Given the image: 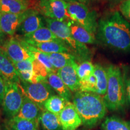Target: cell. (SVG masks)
Masks as SVG:
<instances>
[{
    "instance_id": "obj_38",
    "label": "cell",
    "mask_w": 130,
    "mask_h": 130,
    "mask_svg": "<svg viewBox=\"0 0 130 130\" xmlns=\"http://www.w3.org/2000/svg\"><path fill=\"white\" fill-rule=\"evenodd\" d=\"M63 1H66V2L68 3V2H72V1H76L77 0H63Z\"/></svg>"
},
{
    "instance_id": "obj_39",
    "label": "cell",
    "mask_w": 130,
    "mask_h": 130,
    "mask_svg": "<svg viewBox=\"0 0 130 130\" xmlns=\"http://www.w3.org/2000/svg\"><path fill=\"white\" fill-rule=\"evenodd\" d=\"M128 123H129V126H130V122H128Z\"/></svg>"
},
{
    "instance_id": "obj_35",
    "label": "cell",
    "mask_w": 130,
    "mask_h": 130,
    "mask_svg": "<svg viewBox=\"0 0 130 130\" xmlns=\"http://www.w3.org/2000/svg\"><path fill=\"white\" fill-rule=\"evenodd\" d=\"M6 35L3 31L2 29H1V27H0V46L3 45L5 40H6Z\"/></svg>"
},
{
    "instance_id": "obj_12",
    "label": "cell",
    "mask_w": 130,
    "mask_h": 130,
    "mask_svg": "<svg viewBox=\"0 0 130 130\" xmlns=\"http://www.w3.org/2000/svg\"><path fill=\"white\" fill-rule=\"evenodd\" d=\"M78 64L72 61L61 69H58L57 74L60 77L71 92H76L79 90V79L77 72Z\"/></svg>"
},
{
    "instance_id": "obj_10",
    "label": "cell",
    "mask_w": 130,
    "mask_h": 130,
    "mask_svg": "<svg viewBox=\"0 0 130 130\" xmlns=\"http://www.w3.org/2000/svg\"><path fill=\"white\" fill-rule=\"evenodd\" d=\"M35 10V9H30L19 14L0 13V27L6 35L13 36L26 18Z\"/></svg>"
},
{
    "instance_id": "obj_22",
    "label": "cell",
    "mask_w": 130,
    "mask_h": 130,
    "mask_svg": "<svg viewBox=\"0 0 130 130\" xmlns=\"http://www.w3.org/2000/svg\"><path fill=\"white\" fill-rule=\"evenodd\" d=\"M21 40H22V42H24V45L27 50H28V51L30 52V54L31 55V56L34 58H35L36 60H37V61H39V62L42 63V64H43L45 66V68L48 69V72L50 73H56L57 71L55 69V68L53 67V64H51V61L50 60V58H49L48 54L43 53L40 50H37V49L35 48V47L32 46L31 45H29L28 43H27V42L24 41L23 40H22L20 39Z\"/></svg>"
},
{
    "instance_id": "obj_8",
    "label": "cell",
    "mask_w": 130,
    "mask_h": 130,
    "mask_svg": "<svg viewBox=\"0 0 130 130\" xmlns=\"http://www.w3.org/2000/svg\"><path fill=\"white\" fill-rule=\"evenodd\" d=\"M21 86L24 94L37 104L40 108L43 107L49 98L53 96L52 88L46 80L36 83H30L21 80Z\"/></svg>"
},
{
    "instance_id": "obj_25",
    "label": "cell",
    "mask_w": 130,
    "mask_h": 130,
    "mask_svg": "<svg viewBox=\"0 0 130 130\" xmlns=\"http://www.w3.org/2000/svg\"><path fill=\"white\" fill-rule=\"evenodd\" d=\"M94 75L97 79L96 93L100 95H105L108 83L107 69L100 64H95Z\"/></svg>"
},
{
    "instance_id": "obj_29",
    "label": "cell",
    "mask_w": 130,
    "mask_h": 130,
    "mask_svg": "<svg viewBox=\"0 0 130 130\" xmlns=\"http://www.w3.org/2000/svg\"><path fill=\"white\" fill-rule=\"evenodd\" d=\"M79 90L96 93L97 79L94 74L87 78L79 81Z\"/></svg>"
},
{
    "instance_id": "obj_14",
    "label": "cell",
    "mask_w": 130,
    "mask_h": 130,
    "mask_svg": "<svg viewBox=\"0 0 130 130\" xmlns=\"http://www.w3.org/2000/svg\"><path fill=\"white\" fill-rule=\"evenodd\" d=\"M35 6L31 0H0V13L19 14Z\"/></svg>"
},
{
    "instance_id": "obj_26",
    "label": "cell",
    "mask_w": 130,
    "mask_h": 130,
    "mask_svg": "<svg viewBox=\"0 0 130 130\" xmlns=\"http://www.w3.org/2000/svg\"><path fill=\"white\" fill-rule=\"evenodd\" d=\"M68 102L60 96L53 95L46 101L43 107L46 111L58 116L66 106Z\"/></svg>"
},
{
    "instance_id": "obj_4",
    "label": "cell",
    "mask_w": 130,
    "mask_h": 130,
    "mask_svg": "<svg viewBox=\"0 0 130 130\" xmlns=\"http://www.w3.org/2000/svg\"><path fill=\"white\" fill-rule=\"evenodd\" d=\"M48 27L59 39L66 43L75 56L79 59L87 60L90 58V50L85 44L78 42L73 37L71 30L66 22L45 18Z\"/></svg>"
},
{
    "instance_id": "obj_37",
    "label": "cell",
    "mask_w": 130,
    "mask_h": 130,
    "mask_svg": "<svg viewBox=\"0 0 130 130\" xmlns=\"http://www.w3.org/2000/svg\"><path fill=\"white\" fill-rule=\"evenodd\" d=\"M112 1L115 3H121L123 1H124V0H112Z\"/></svg>"
},
{
    "instance_id": "obj_19",
    "label": "cell",
    "mask_w": 130,
    "mask_h": 130,
    "mask_svg": "<svg viewBox=\"0 0 130 130\" xmlns=\"http://www.w3.org/2000/svg\"><path fill=\"white\" fill-rule=\"evenodd\" d=\"M46 81L53 90L67 101H70L73 98L71 91L56 73H50Z\"/></svg>"
},
{
    "instance_id": "obj_30",
    "label": "cell",
    "mask_w": 130,
    "mask_h": 130,
    "mask_svg": "<svg viewBox=\"0 0 130 130\" xmlns=\"http://www.w3.org/2000/svg\"><path fill=\"white\" fill-rule=\"evenodd\" d=\"M32 63L33 73L39 82L46 80L48 74H50L48 69L45 68L44 65L34 58L32 59Z\"/></svg>"
},
{
    "instance_id": "obj_33",
    "label": "cell",
    "mask_w": 130,
    "mask_h": 130,
    "mask_svg": "<svg viewBox=\"0 0 130 130\" xmlns=\"http://www.w3.org/2000/svg\"><path fill=\"white\" fill-rule=\"evenodd\" d=\"M5 92H6V84L3 78L0 76V106L2 105L4 100Z\"/></svg>"
},
{
    "instance_id": "obj_36",
    "label": "cell",
    "mask_w": 130,
    "mask_h": 130,
    "mask_svg": "<svg viewBox=\"0 0 130 130\" xmlns=\"http://www.w3.org/2000/svg\"><path fill=\"white\" fill-rule=\"evenodd\" d=\"M77 1H78V2H79V3H83V4H86V3H89V1H94V0H77Z\"/></svg>"
},
{
    "instance_id": "obj_21",
    "label": "cell",
    "mask_w": 130,
    "mask_h": 130,
    "mask_svg": "<svg viewBox=\"0 0 130 130\" xmlns=\"http://www.w3.org/2000/svg\"><path fill=\"white\" fill-rule=\"evenodd\" d=\"M39 121L45 130H63L58 115L46 110L40 114Z\"/></svg>"
},
{
    "instance_id": "obj_1",
    "label": "cell",
    "mask_w": 130,
    "mask_h": 130,
    "mask_svg": "<svg viewBox=\"0 0 130 130\" xmlns=\"http://www.w3.org/2000/svg\"><path fill=\"white\" fill-rule=\"evenodd\" d=\"M97 32L98 38L108 48L123 53L130 51V24L118 11L100 19Z\"/></svg>"
},
{
    "instance_id": "obj_2",
    "label": "cell",
    "mask_w": 130,
    "mask_h": 130,
    "mask_svg": "<svg viewBox=\"0 0 130 130\" xmlns=\"http://www.w3.org/2000/svg\"><path fill=\"white\" fill-rule=\"evenodd\" d=\"M72 103L83 124L87 127L96 125L107 113V108L104 98L93 92L77 91L72 98Z\"/></svg>"
},
{
    "instance_id": "obj_17",
    "label": "cell",
    "mask_w": 130,
    "mask_h": 130,
    "mask_svg": "<svg viewBox=\"0 0 130 130\" xmlns=\"http://www.w3.org/2000/svg\"><path fill=\"white\" fill-rule=\"evenodd\" d=\"M35 48L46 54L58 53H72V51L66 43L61 40H52L42 43H27Z\"/></svg>"
},
{
    "instance_id": "obj_9",
    "label": "cell",
    "mask_w": 130,
    "mask_h": 130,
    "mask_svg": "<svg viewBox=\"0 0 130 130\" xmlns=\"http://www.w3.org/2000/svg\"><path fill=\"white\" fill-rule=\"evenodd\" d=\"M1 47L13 62H19L33 58L22 40L13 36L6 39Z\"/></svg>"
},
{
    "instance_id": "obj_40",
    "label": "cell",
    "mask_w": 130,
    "mask_h": 130,
    "mask_svg": "<svg viewBox=\"0 0 130 130\" xmlns=\"http://www.w3.org/2000/svg\"><path fill=\"white\" fill-rule=\"evenodd\" d=\"M0 76H1V75H0Z\"/></svg>"
},
{
    "instance_id": "obj_13",
    "label": "cell",
    "mask_w": 130,
    "mask_h": 130,
    "mask_svg": "<svg viewBox=\"0 0 130 130\" xmlns=\"http://www.w3.org/2000/svg\"><path fill=\"white\" fill-rule=\"evenodd\" d=\"M0 75L6 81L21 84V79L12 60L0 46Z\"/></svg>"
},
{
    "instance_id": "obj_3",
    "label": "cell",
    "mask_w": 130,
    "mask_h": 130,
    "mask_svg": "<svg viewBox=\"0 0 130 130\" xmlns=\"http://www.w3.org/2000/svg\"><path fill=\"white\" fill-rule=\"evenodd\" d=\"M108 83L104 96L105 105L111 111L121 110L126 102V90L121 69L115 65L107 68Z\"/></svg>"
},
{
    "instance_id": "obj_31",
    "label": "cell",
    "mask_w": 130,
    "mask_h": 130,
    "mask_svg": "<svg viewBox=\"0 0 130 130\" xmlns=\"http://www.w3.org/2000/svg\"><path fill=\"white\" fill-rule=\"evenodd\" d=\"M32 59L33 58L19 61V62H13L14 67L19 73V75L24 72H33L32 63Z\"/></svg>"
},
{
    "instance_id": "obj_11",
    "label": "cell",
    "mask_w": 130,
    "mask_h": 130,
    "mask_svg": "<svg viewBox=\"0 0 130 130\" xmlns=\"http://www.w3.org/2000/svg\"><path fill=\"white\" fill-rule=\"evenodd\" d=\"M63 130H75L81 124L82 120L73 103L68 101L58 115Z\"/></svg>"
},
{
    "instance_id": "obj_32",
    "label": "cell",
    "mask_w": 130,
    "mask_h": 130,
    "mask_svg": "<svg viewBox=\"0 0 130 130\" xmlns=\"http://www.w3.org/2000/svg\"><path fill=\"white\" fill-rule=\"evenodd\" d=\"M119 10L126 20L130 21V0H124L119 5Z\"/></svg>"
},
{
    "instance_id": "obj_16",
    "label": "cell",
    "mask_w": 130,
    "mask_h": 130,
    "mask_svg": "<svg viewBox=\"0 0 130 130\" xmlns=\"http://www.w3.org/2000/svg\"><path fill=\"white\" fill-rule=\"evenodd\" d=\"M71 30L72 36L77 41L83 44H94L96 43L95 36L84 27L72 20L66 22Z\"/></svg>"
},
{
    "instance_id": "obj_23",
    "label": "cell",
    "mask_w": 130,
    "mask_h": 130,
    "mask_svg": "<svg viewBox=\"0 0 130 130\" xmlns=\"http://www.w3.org/2000/svg\"><path fill=\"white\" fill-rule=\"evenodd\" d=\"M50 60L57 72L72 61L75 60L74 54L68 53H58L48 54Z\"/></svg>"
},
{
    "instance_id": "obj_20",
    "label": "cell",
    "mask_w": 130,
    "mask_h": 130,
    "mask_svg": "<svg viewBox=\"0 0 130 130\" xmlns=\"http://www.w3.org/2000/svg\"><path fill=\"white\" fill-rule=\"evenodd\" d=\"M27 43L35 42V43H42L52 40H60L56 36L53 32L48 27H42L30 35L24 36L21 39Z\"/></svg>"
},
{
    "instance_id": "obj_7",
    "label": "cell",
    "mask_w": 130,
    "mask_h": 130,
    "mask_svg": "<svg viewBox=\"0 0 130 130\" xmlns=\"http://www.w3.org/2000/svg\"><path fill=\"white\" fill-rule=\"evenodd\" d=\"M37 10L46 18L67 22L70 18L67 10V2L63 0H40Z\"/></svg>"
},
{
    "instance_id": "obj_18",
    "label": "cell",
    "mask_w": 130,
    "mask_h": 130,
    "mask_svg": "<svg viewBox=\"0 0 130 130\" xmlns=\"http://www.w3.org/2000/svg\"><path fill=\"white\" fill-rule=\"evenodd\" d=\"M39 14V12L37 10H35L33 13L26 18L21 24L18 31L25 36L31 34L43 27V21Z\"/></svg>"
},
{
    "instance_id": "obj_15",
    "label": "cell",
    "mask_w": 130,
    "mask_h": 130,
    "mask_svg": "<svg viewBox=\"0 0 130 130\" xmlns=\"http://www.w3.org/2000/svg\"><path fill=\"white\" fill-rule=\"evenodd\" d=\"M40 111V107L24 94L22 106L16 116L30 121L39 122V117L41 114Z\"/></svg>"
},
{
    "instance_id": "obj_27",
    "label": "cell",
    "mask_w": 130,
    "mask_h": 130,
    "mask_svg": "<svg viewBox=\"0 0 130 130\" xmlns=\"http://www.w3.org/2000/svg\"><path fill=\"white\" fill-rule=\"evenodd\" d=\"M101 126L102 130H130L129 123L116 116L107 118Z\"/></svg>"
},
{
    "instance_id": "obj_34",
    "label": "cell",
    "mask_w": 130,
    "mask_h": 130,
    "mask_svg": "<svg viewBox=\"0 0 130 130\" xmlns=\"http://www.w3.org/2000/svg\"><path fill=\"white\" fill-rule=\"evenodd\" d=\"M125 90L126 96H127L128 100L130 103V78H128L126 81L125 85Z\"/></svg>"
},
{
    "instance_id": "obj_5",
    "label": "cell",
    "mask_w": 130,
    "mask_h": 130,
    "mask_svg": "<svg viewBox=\"0 0 130 130\" xmlns=\"http://www.w3.org/2000/svg\"><path fill=\"white\" fill-rule=\"evenodd\" d=\"M67 10L70 20L74 21L88 31L95 35L98 23L95 11L90 10L85 4L77 1L67 3Z\"/></svg>"
},
{
    "instance_id": "obj_24",
    "label": "cell",
    "mask_w": 130,
    "mask_h": 130,
    "mask_svg": "<svg viewBox=\"0 0 130 130\" xmlns=\"http://www.w3.org/2000/svg\"><path fill=\"white\" fill-rule=\"evenodd\" d=\"M39 122H35L18 116L10 119L8 126L10 130H39Z\"/></svg>"
},
{
    "instance_id": "obj_6",
    "label": "cell",
    "mask_w": 130,
    "mask_h": 130,
    "mask_svg": "<svg viewBox=\"0 0 130 130\" xmlns=\"http://www.w3.org/2000/svg\"><path fill=\"white\" fill-rule=\"evenodd\" d=\"M5 81L6 92L3 102L4 112L10 118L17 116L24 100V93L21 84Z\"/></svg>"
},
{
    "instance_id": "obj_28",
    "label": "cell",
    "mask_w": 130,
    "mask_h": 130,
    "mask_svg": "<svg viewBox=\"0 0 130 130\" xmlns=\"http://www.w3.org/2000/svg\"><path fill=\"white\" fill-rule=\"evenodd\" d=\"M95 65L90 61L86 60L78 64L77 72L79 81L83 80L92 75L94 74Z\"/></svg>"
}]
</instances>
